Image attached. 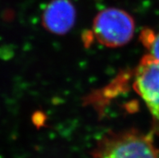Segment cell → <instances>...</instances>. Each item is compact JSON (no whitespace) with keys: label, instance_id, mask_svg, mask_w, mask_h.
Returning <instances> with one entry per match:
<instances>
[{"label":"cell","instance_id":"cell-1","mask_svg":"<svg viewBox=\"0 0 159 158\" xmlns=\"http://www.w3.org/2000/svg\"><path fill=\"white\" fill-rule=\"evenodd\" d=\"M92 158H159L150 134L135 130L109 132L92 151Z\"/></svg>","mask_w":159,"mask_h":158},{"label":"cell","instance_id":"cell-3","mask_svg":"<svg viewBox=\"0 0 159 158\" xmlns=\"http://www.w3.org/2000/svg\"><path fill=\"white\" fill-rule=\"evenodd\" d=\"M133 88L159 120V61L149 54L141 59L135 70Z\"/></svg>","mask_w":159,"mask_h":158},{"label":"cell","instance_id":"cell-4","mask_svg":"<svg viewBox=\"0 0 159 158\" xmlns=\"http://www.w3.org/2000/svg\"><path fill=\"white\" fill-rule=\"evenodd\" d=\"M75 20L76 10L70 0H51L42 13L43 26L52 34H66Z\"/></svg>","mask_w":159,"mask_h":158},{"label":"cell","instance_id":"cell-2","mask_svg":"<svg viewBox=\"0 0 159 158\" xmlns=\"http://www.w3.org/2000/svg\"><path fill=\"white\" fill-rule=\"evenodd\" d=\"M135 32V22L130 15L119 8L99 11L93 22V34L99 44L108 48L127 44Z\"/></svg>","mask_w":159,"mask_h":158},{"label":"cell","instance_id":"cell-5","mask_svg":"<svg viewBox=\"0 0 159 158\" xmlns=\"http://www.w3.org/2000/svg\"><path fill=\"white\" fill-rule=\"evenodd\" d=\"M142 42L149 51V55L159 61V32L147 29L142 33Z\"/></svg>","mask_w":159,"mask_h":158}]
</instances>
